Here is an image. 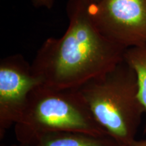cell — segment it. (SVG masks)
Listing matches in <instances>:
<instances>
[{
	"label": "cell",
	"mask_w": 146,
	"mask_h": 146,
	"mask_svg": "<svg viewBox=\"0 0 146 146\" xmlns=\"http://www.w3.org/2000/svg\"><path fill=\"white\" fill-rule=\"evenodd\" d=\"M88 3L68 0L69 24L60 38L45 40L31 63L43 85L57 89H78L124 61L127 49L115 44L91 21Z\"/></svg>",
	"instance_id": "6da1fadb"
},
{
	"label": "cell",
	"mask_w": 146,
	"mask_h": 146,
	"mask_svg": "<svg viewBox=\"0 0 146 146\" xmlns=\"http://www.w3.org/2000/svg\"><path fill=\"white\" fill-rule=\"evenodd\" d=\"M78 89L98 124L120 145L130 146L145 113L134 70L124 60Z\"/></svg>",
	"instance_id": "7a4b0ae2"
},
{
	"label": "cell",
	"mask_w": 146,
	"mask_h": 146,
	"mask_svg": "<svg viewBox=\"0 0 146 146\" xmlns=\"http://www.w3.org/2000/svg\"><path fill=\"white\" fill-rule=\"evenodd\" d=\"M108 135L98 124L78 89L39 85L29 95L26 106L14 125L19 143L53 133Z\"/></svg>",
	"instance_id": "3957f363"
},
{
	"label": "cell",
	"mask_w": 146,
	"mask_h": 146,
	"mask_svg": "<svg viewBox=\"0 0 146 146\" xmlns=\"http://www.w3.org/2000/svg\"><path fill=\"white\" fill-rule=\"evenodd\" d=\"M88 13L106 39L127 49L146 44V0H100Z\"/></svg>",
	"instance_id": "277c9868"
},
{
	"label": "cell",
	"mask_w": 146,
	"mask_h": 146,
	"mask_svg": "<svg viewBox=\"0 0 146 146\" xmlns=\"http://www.w3.org/2000/svg\"><path fill=\"white\" fill-rule=\"evenodd\" d=\"M43 85L21 54L0 61V139L21 118L31 93Z\"/></svg>",
	"instance_id": "5b68a950"
},
{
	"label": "cell",
	"mask_w": 146,
	"mask_h": 146,
	"mask_svg": "<svg viewBox=\"0 0 146 146\" xmlns=\"http://www.w3.org/2000/svg\"><path fill=\"white\" fill-rule=\"evenodd\" d=\"M18 146H121L109 135L97 136L79 133H53L43 135Z\"/></svg>",
	"instance_id": "8992f818"
},
{
	"label": "cell",
	"mask_w": 146,
	"mask_h": 146,
	"mask_svg": "<svg viewBox=\"0 0 146 146\" xmlns=\"http://www.w3.org/2000/svg\"><path fill=\"white\" fill-rule=\"evenodd\" d=\"M124 60L135 72L139 87V98L146 113V44L127 48Z\"/></svg>",
	"instance_id": "52a82bcc"
},
{
	"label": "cell",
	"mask_w": 146,
	"mask_h": 146,
	"mask_svg": "<svg viewBox=\"0 0 146 146\" xmlns=\"http://www.w3.org/2000/svg\"><path fill=\"white\" fill-rule=\"evenodd\" d=\"M33 3L36 8H45L47 9L52 8L54 0H31Z\"/></svg>",
	"instance_id": "ba28073f"
},
{
	"label": "cell",
	"mask_w": 146,
	"mask_h": 146,
	"mask_svg": "<svg viewBox=\"0 0 146 146\" xmlns=\"http://www.w3.org/2000/svg\"><path fill=\"white\" fill-rule=\"evenodd\" d=\"M130 146H146V139H145L139 140H135L131 144Z\"/></svg>",
	"instance_id": "9c48e42d"
},
{
	"label": "cell",
	"mask_w": 146,
	"mask_h": 146,
	"mask_svg": "<svg viewBox=\"0 0 146 146\" xmlns=\"http://www.w3.org/2000/svg\"><path fill=\"white\" fill-rule=\"evenodd\" d=\"M86 1L87 3H97L100 1V0H85Z\"/></svg>",
	"instance_id": "30bf717a"
},
{
	"label": "cell",
	"mask_w": 146,
	"mask_h": 146,
	"mask_svg": "<svg viewBox=\"0 0 146 146\" xmlns=\"http://www.w3.org/2000/svg\"><path fill=\"white\" fill-rule=\"evenodd\" d=\"M11 146H18V145H11Z\"/></svg>",
	"instance_id": "8fae6325"
}]
</instances>
